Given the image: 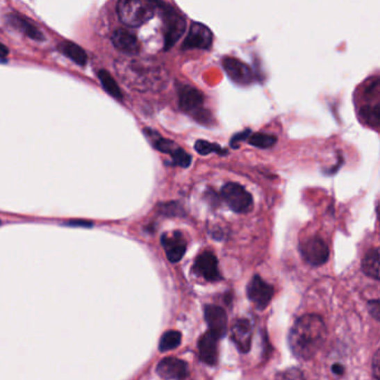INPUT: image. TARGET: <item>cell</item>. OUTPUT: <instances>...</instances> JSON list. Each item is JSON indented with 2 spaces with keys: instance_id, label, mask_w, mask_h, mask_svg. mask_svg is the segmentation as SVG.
Returning <instances> with one entry per match:
<instances>
[{
  "instance_id": "obj_25",
  "label": "cell",
  "mask_w": 380,
  "mask_h": 380,
  "mask_svg": "<svg viewBox=\"0 0 380 380\" xmlns=\"http://www.w3.org/2000/svg\"><path fill=\"white\" fill-rule=\"evenodd\" d=\"M276 380H306V378L300 369L289 368L276 374Z\"/></svg>"
},
{
  "instance_id": "obj_26",
  "label": "cell",
  "mask_w": 380,
  "mask_h": 380,
  "mask_svg": "<svg viewBox=\"0 0 380 380\" xmlns=\"http://www.w3.org/2000/svg\"><path fill=\"white\" fill-rule=\"evenodd\" d=\"M251 133H252L251 132V130H245L243 131V132L237 133V134L232 138L230 145H231L233 149H237V143H240V142L242 141H247V138L250 136Z\"/></svg>"
},
{
  "instance_id": "obj_18",
  "label": "cell",
  "mask_w": 380,
  "mask_h": 380,
  "mask_svg": "<svg viewBox=\"0 0 380 380\" xmlns=\"http://www.w3.org/2000/svg\"><path fill=\"white\" fill-rule=\"evenodd\" d=\"M114 47L122 53H138L140 51V44L135 35L125 28L116 29L112 36Z\"/></svg>"
},
{
  "instance_id": "obj_7",
  "label": "cell",
  "mask_w": 380,
  "mask_h": 380,
  "mask_svg": "<svg viewBox=\"0 0 380 380\" xmlns=\"http://www.w3.org/2000/svg\"><path fill=\"white\" fill-rule=\"evenodd\" d=\"M247 295H248L249 300L258 309H265L274 297V287L267 283L261 276H254L249 282Z\"/></svg>"
},
{
  "instance_id": "obj_14",
  "label": "cell",
  "mask_w": 380,
  "mask_h": 380,
  "mask_svg": "<svg viewBox=\"0 0 380 380\" xmlns=\"http://www.w3.org/2000/svg\"><path fill=\"white\" fill-rule=\"evenodd\" d=\"M195 271L208 281H217L221 279L217 256L208 251L197 256L195 260Z\"/></svg>"
},
{
  "instance_id": "obj_3",
  "label": "cell",
  "mask_w": 380,
  "mask_h": 380,
  "mask_svg": "<svg viewBox=\"0 0 380 380\" xmlns=\"http://www.w3.org/2000/svg\"><path fill=\"white\" fill-rule=\"evenodd\" d=\"M147 134V138H149L152 142L153 147L160 151L171 156V163L167 165L171 167H189L192 163V156L186 151L181 149L178 144L171 141L169 138H164L158 135V133L154 132L152 130L144 131Z\"/></svg>"
},
{
  "instance_id": "obj_11",
  "label": "cell",
  "mask_w": 380,
  "mask_h": 380,
  "mask_svg": "<svg viewBox=\"0 0 380 380\" xmlns=\"http://www.w3.org/2000/svg\"><path fill=\"white\" fill-rule=\"evenodd\" d=\"M160 243L163 245L167 259L173 263H176L183 258L188 248L185 238L180 231L164 233L160 238Z\"/></svg>"
},
{
  "instance_id": "obj_19",
  "label": "cell",
  "mask_w": 380,
  "mask_h": 380,
  "mask_svg": "<svg viewBox=\"0 0 380 380\" xmlns=\"http://www.w3.org/2000/svg\"><path fill=\"white\" fill-rule=\"evenodd\" d=\"M363 274L370 276L372 279L379 280V250L377 248L372 249L367 252L361 263Z\"/></svg>"
},
{
  "instance_id": "obj_15",
  "label": "cell",
  "mask_w": 380,
  "mask_h": 380,
  "mask_svg": "<svg viewBox=\"0 0 380 380\" xmlns=\"http://www.w3.org/2000/svg\"><path fill=\"white\" fill-rule=\"evenodd\" d=\"M7 25L10 26L15 31H19L25 36L29 37L36 42L45 40V35L35 25L31 19L24 17L23 15L8 14L5 17Z\"/></svg>"
},
{
  "instance_id": "obj_30",
  "label": "cell",
  "mask_w": 380,
  "mask_h": 380,
  "mask_svg": "<svg viewBox=\"0 0 380 380\" xmlns=\"http://www.w3.org/2000/svg\"><path fill=\"white\" fill-rule=\"evenodd\" d=\"M333 374L341 376V374H344L345 368L344 367L341 366L340 363H336V365H333Z\"/></svg>"
},
{
  "instance_id": "obj_2",
  "label": "cell",
  "mask_w": 380,
  "mask_h": 380,
  "mask_svg": "<svg viewBox=\"0 0 380 380\" xmlns=\"http://www.w3.org/2000/svg\"><path fill=\"white\" fill-rule=\"evenodd\" d=\"M156 7V1L122 0L117 3V14L125 26L140 27L152 19Z\"/></svg>"
},
{
  "instance_id": "obj_20",
  "label": "cell",
  "mask_w": 380,
  "mask_h": 380,
  "mask_svg": "<svg viewBox=\"0 0 380 380\" xmlns=\"http://www.w3.org/2000/svg\"><path fill=\"white\" fill-rule=\"evenodd\" d=\"M60 51L69 60H73L79 66H84L88 63V55L82 47L71 42H64L60 44Z\"/></svg>"
},
{
  "instance_id": "obj_8",
  "label": "cell",
  "mask_w": 380,
  "mask_h": 380,
  "mask_svg": "<svg viewBox=\"0 0 380 380\" xmlns=\"http://www.w3.org/2000/svg\"><path fill=\"white\" fill-rule=\"evenodd\" d=\"M213 42V33L208 26L201 23H193L190 27L189 34L185 37L182 49H208Z\"/></svg>"
},
{
  "instance_id": "obj_17",
  "label": "cell",
  "mask_w": 380,
  "mask_h": 380,
  "mask_svg": "<svg viewBox=\"0 0 380 380\" xmlns=\"http://www.w3.org/2000/svg\"><path fill=\"white\" fill-rule=\"evenodd\" d=\"M217 340L213 333L206 331L199 340L200 359L208 366H214L217 361Z\"/></svg>"
},
{
  "instance_id": "obj_12",
  "label": "cell",
  "mask_w": 380,
  "mask_h": 380,
  "mask_svg": "<svg viewBox=\"0 0 380 380\" xmlns=\"http://www.w3.org/2000/svg\"><path fill=\"white\" fill-rule=\"evenodd\" d=\"M156 372L164 380H182L189 374V367L178 358H164L158 363Z\"/></svg>"
},
{
  "instance_id": "obj_5",
  "label": "cell",
  "mask_w": 380,
  "mask_h": 380,
  "mask_svg": "<svg viewBox=\"0 0 380 380\" xmlns=\"http://www.w3.org/2000/svg\"><path fill=\"white\" fill-rule=\"evenodd\" d=\"M221 197L236 213H248L254 208V197L241 184L226 183L221 190Z\"/></svg>"
},
{
  "instance_id": "obj_28",
  "label": "cell",
  "mask_w": 380,
  "mask_h": 380,
  "mask_svg": "<svg viewBox=\"0 0 380 380\" xmlns=\"http://www.w3.org/2000/svg\"><path fill=\"white\" fill-rule=\"evenodd\" d=\"M380 359L379 352H376L374 356V361H372V369H374V374L376 379L379 380L380 374Z\"/></svg>"
},
{
  "instance_id": "obj_29",
  "label": "cell",
  "mask_w": 380,
  "mask_h": 380,
  "mask_svg": "<svg viewBox=\"0 0 380 380\" xmlns=\"http://www.w3.org/2000/svg\"><path fill=\"white\" fill-rule=\"evenodd\" d=\"M67 224L68 226H86V228H90V226H93V224H92V222H90V221L82 220L71 221V222H68Z\"/></svg>"
},
{
  "instance_id": "obj_24",
  "label": "cell",
  "mask_w": 380,
  "mask_h": 380,
  "mask_svg": "<svg viewBox=\"0 0 380 380\" xmlns=\"http://www.w3.org/2000/svg\"><path fill=\"white\" fill-rule=\"evenodd\" d=\"M195 149L199 154L203 155V156L211 154V153H217L219 155H226L229 153L228 149H223L220 145H217L215 143H210L208 141H203V140L197 141Z\"/></svg>"
},
{
  "instance_id": "obj_4",
  "label": "cell",
  "mask_w": 380,
  "mask_h": 380,
  "mask_svg": "<svg viewBox=\"0 0 380 380\" xmlns=\"http://www.w3.org/2000/svg\"><path fill=\"white\" fill-rule=\"evenodd\" d=\"M158 3L163 7L164 49L169 51L183 36L186 29L185 18L167 3Z\"/></svg>"
},
{
  "instance_id": "obj_16",
  "label": "cell",
  "mask_w": 380,
  "mask_h": 380,
  "mask_svg": "<svg viewBox=\"0 0 380 380\" xmlns=\"http://www.w3.org/2000/svg\"><path fill=\"white\" fill-rule=\"evenodd\" d=\"M231 340L242 354L250 352L252 344V327L247 319L236 321L230 330Z\"/></svg>"
},
{
  "instance_id": "obj_23",
  "label": "cell",
  "mask_w": 380,
  "mask_h": 380,
  "mask_svg": "<svg viewBox=\"0 0 380 380\" xmlns=\"http://www.w3.org/2000/svg\"><path fill=\"white\" fill-rule=\"evenodd\" d=\"M181 340H182V335L179 331L170 330L162 336L158 348L162 352H170L180 346Z\"/></svg>"
},
{
  "instance_id": "obj_13",
  "label": "cell",
  "mask_w": 380,
  "mask_h": 380,
  "mask_svg": "<svg viewBox=\"0 0 380 380\" xmlns=\"http://www.w3.org/2000/svg\"><path fill=\"white\" fill-rule=\"evenodd\" d=\"M208 331L213 333L217 338H223L228 333V318L224 309L217 306H206L204 310Z\"/></svg>"
},
{
  "instance_id": "obj_27",
  "label": "cell",
  "mask_w": 380,
  "mask_h": 380,
  "mask_svg": "<svg viewBox=\"0 0 380 380\" xmlns=\"http://www.w3.org/2000/svg\"><path fill=\"white\" fill-rule=\"evenodd\" d=\"M368 310L369 313L372 315V317H374V319H377V320H379L380 302L378 299H376V300H372V301L368 302Z\"/></svg>"
},
{
  "instance_id": "obj_22",
  "label": "cell",
  "mask_w": 380,
  "mask_h": 380,
  "mask_svg": "<svg viewBox=\"0 0 380 380\" xmlns=\"http://www.w3.org/2000/svg\"><path fill=\"white\" fill-rule=\"evenodd\" d=\"M249 144L258 149H270L276 143V138L265 133H251L249 136Z\"/></svg>"
},
{
  "instance_id": "obj_10",
  "label": "cell",
  "mask_w": 380,
  "mask_h": 380,
  "mask_svg": "<svg viewBox=\"0 0 380 380\" xmlns=\"http://www.w3.org/2000/svg\"><path fill=\"white\" fill-rule=\"evenodd\" d=\"M179 104L185 113L199 115L202 112L204 95L197 88L184 85L179 90Z\"/></svg>"
},
{
  "instance_id": "obj_9",
  "label": "cell",
  "mask_w": 380,
  "mask_h": 380,
  "mask_svg": "<svg viewBox=\"0 0 380 380\" xmlns=\"http://www.w3.org/2000/svg\"><path fill=\"white\" fill-rule=\"evenodd\" d=\"M223 68L229 79L238 85H250L254 83V73L247 64L233 57H226L222 62Z\"/></svg>"
},
{
  "instance_id": "obj_21",
  "label": "cell",
  "mask_w": 380,
  "mask_h": 380,
  "mask_svg": "<svg viewBox=\"0 0 380 380\" xmlns=\"http://www.w3.org/2000/svg\"><path fill=\"white\" fill-rule=\"evenodd\" d=\"M99 77L101 85H103V88L106 90L107 93L110 94V96H113L114 99H122V96L123 95H122L119 85H117V83L115 82V79H113V76H112L108 72L103 69V71L99 72Z\"/></svg>"
},
{
  "instance_id": "obj_1",
  "label": "cell",
  "mask_w": 380,
  "mask_h": 380,
  "mask_svg": "<svg viewBox=\"0 0 380 380\" xmlns=\"http://www.w3.org/2000/svg\"><path fill=\"white\" fill-rule=\"evenodd\" d=\"M327 327L317 315H302L295 322L289 335V345L293 356L299 361L313 359L324 346Z\"/></svg>"
},
{
  "instance_id": "obj_6",
  "label": "cell",
  "mask_w": 380,
  "mask_h": 380,
  "mask_svg": "<svg viewBox=\"0 0 380 380\" xmlns=\"http://www.w3.org/2000/svg\"><path fill=\"white\" fill-rule=\"evenodd\" d=\"M300 252L304 260L315 267H319L329 260V248L320 237H310L302 241Z\"/></svg>"
},
{
  "instance_id": "obj_31",
  "label": "cell",
  "mask_w": 380,
  "mask_h": 380,
  "mask_svg": "<svg viewBox=\"0 0 380 380\" xmlns=\"http://www.w3.org/2000/svg\"><path fill=\"white\" fill-rule=\"evenodd\" d=\"M8 53V48L0 42V57H6Z\"/></svg>"
}]
</instances>
